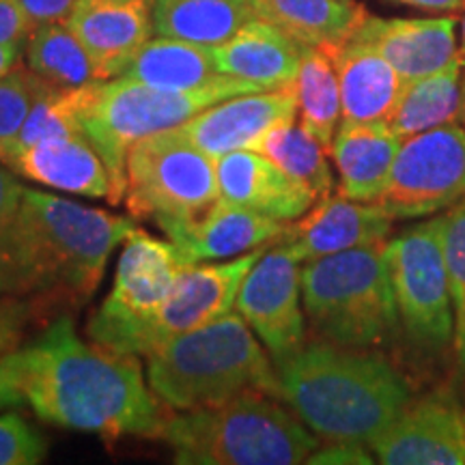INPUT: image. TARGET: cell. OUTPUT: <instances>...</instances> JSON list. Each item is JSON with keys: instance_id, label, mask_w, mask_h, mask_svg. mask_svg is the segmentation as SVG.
Listing matches in <instances>:
<instances>
[{"instance_id": "cell-34", "label": "cell", "mask_w": 465, "mask_h": 465, "mask_svg": "<svg viewBox=\"0 0 465 465\" xmlns=\"http://www.w3.org/2000/svg\"><path fill=\"white\" fill-rule=\"evenodd\" d=\"M48 455L45 438L20 414H0V465H35Z\"/></svg>"}, {"instance_id": "cell-18", "label": "cell", "mask_w": 465, "mask_h": 465, "mask_svg": "<svg viewBox=\"0 0 465 465\" xmlns=\"http://www.w3.org/2000/svg\"><path fill=\"white\" fill-rule=\"evenodd\" d=\"M67 25L100 69L102 80L119 78L153 35L151 0H80Z\"/></svg>"}, {"instance_id": "cell-22", "label": "cell", "mask_w": 465, "mask_h": 465, "mask_svg": "<svg viewBox=\"0 0 465 465\" xmlns=\"http://www.w3.org/2000/svg\"><path fill=\"white\" fill-rule=\"evenodd\" d=\"M332 56L341 86V124H386L397 106L405 80L369 45L347 39Z\"/></svg>"}, {"instance_id": "cell-23", "label": "cell", "mask_w": 465, "mask_h": 465, "mask_svg": "<svg viewBox=\"0 0 465 465\" xmlns=\"http://www.w3.org/2000/svg\"><path fill=\"white\" fill-rule=\"evenodd\" d=\"M289 224L220 201L201 223L173 237L188 263L235 259L267 243L281 242Z\"/></svg>"}, {"instance_id": "cell-7", "label": "cell", "mask_w": 465, "mask_h": 465, "mask_svg": "<svg viewBox=\"0 0 465 465\" xmlns=\"http://www.w3.org/2000/svg\"><path fill=\"white\" fill-rule=\"evenodd\" d=\"M257 91L263 89L243 80L190 93L153 89L121 75L86 84L80 121L86 138L106 162L113 182L110 203L125 199L127 158L138 143L185 124L213 104Z\"/></svg>"}, {"instance_id": "cell-9", "label": "cell", "mask_w": 465, "mask_h": 465, "mask_svg": "<svg viewBox=\"0 0 465 465\" xmlns=\"http://www.w3.org/2000/svg\"><path fill=\"white\" fill-rule=\"evenodd\" d=\"M265 248L224 263H190L179 274L168 298L149 315L119 323H89L86 334L114 351L149 356L174 336L216 322L235 308L237 291Z\"/></svg>"}, {"instance_id": "cell-16", "label": "cell", "mask_w": 465, "mask_h": 465, "mask_svg": "<svg viewBox=\"0 0 465 465\" xmlns=\"http://www.w3.org/2000/svg\"><path fill=\"white\" fill-rule=\"evenodd\" d=\"M394 218L377 203L345 194L319 199L300 220L289 224L281 242L289 243L302 263L353 248L386 243Z\"/></svg>"}, {"instance_id": "cell-31", "label": "cell", "mask_w": 465, "mask_h": 465, "mask_svg": "<svg viewBox=\"0 0 465 465\" xmlns=\"http://www.w3.org/2000/svg\"><path fill=\"white\" fill-rule=\"evenodd\" d=\"M325 151L328 149L295 121L267 134L259 147V153H263L291 179L311 190L317 201L330 196L334 190L332 168L325 158Z\"/></svg>"}, {"instance_id": "cell-37", "label": "cell", "mask_w": 465, "mask_h": 465, "mask_svg": "<svg viewBox=\"0 0 465 465\" xmlns=\"http://www.w3.org/2000/svg\"><path fill=\"white\" fill-rule=\"evenodd\" d=\"M33 31L35 25L22 0H0V45L26 48Z\"/></svg>"}, {"instance_id": "cell-11", "label": "cell", "mask_w": 465, "mask_h": 465, "mask_svg": "<svg viewBox=\"0 0 465 465\" xmlns=\"http://www.w3.org/2000/svg\"><path fill=\"white\" fill-rule=\"evenodd\" d=\"M465 199V127L450 124L405 138L375 203L394 220L435 216Z\"/></svg>"}, {"instance_id": "cell-2", "label": "cell", "mask_w": 465, "mask_h": 465, "mask_svg": "<svg viewBox=\"0 0 465 465\" xmlns=\"http://www.w3.org/2000/svg\"><path fill=\"white\" fill-rule=\"evenodd\" d=\"M134 229L104 209L25 188L11 250L9 295L45 311L80 308L95 295L108 259Z\"/></svg>"}, {"instance_id": "cell-28", "label": "cell", "mask_w": 465, "mask_h": 465, "mask_svg": "<svg viewBox=\"0 0 465 465\" xmlns=\"http://www.w3.org/2000/svg\"><path fill=\"white\" fill-rule=\"evenodd\" d=\"M463 65V58L455 56L440 72L405 83L386 125L405 141L416 134L457 124L461 113Z\"/></svg>"}, {"instance_id": "cell-13", "label": "cell", "mask_w": 465, "mask_h": 465, "mask_svg": "<svg viewBox=\"0 0 465 465\" xmlns=\"http://www.w3.org/2000/svg\"><path fill=\"white\" fill-rule=\"evenodd\" d=\"M298 119L295 86L229 97L173 127L212 160L232 151H259L267 134Z\"/></svg>"}, {"instance_id": "cell-36", "label": "cell", "mask_w": 465, "mask_h": 465, "mask_svg": "<svg viewBox=\"0 0 465 465\" xmlns=\"http://www.w3.org/2000/svg\"><path fill=\"white\" fill-rule=\"evenodd\" d=\"M42 317V311L31 300L17 295H0V358L20 349L33 319Z\"/></svg>"}, {"instance_id": "cell-35", "label": "cell", "mask_w": 465, "mask_h": 465, "mask_svg": "<svg viewBox=\"0 0 465 465\" xmlns=\"http://www.w3.org/2000/svg\"><path fill=\"white\" fill-rule=\"evenodd\" d=\"M25 188L7 166H0V295H9L11 250Z\"/></svg>"}, {"instance_id": "cell-17", "label": "cell", "mask_w": 465, "mask_h": 465, "mask_svg": "<svg viewBox=\"0 0 465 465\" xmlns=\"http://www.w3.org/2000/svg\"><path fill=\"white\" fill-rule=\"evenodd\" d=\"M455 17H377L364 14L353 28V42L380 52L405 83L440 72L459 56Z\"/></svg>"}, {"instance_id": "cell-30", "label": "cell", "mask_w": 465, "mask_h": 465, "mask_svg": "<svg viewBox=\"0 0 465 465\" xmlns=\"http://www.w3.org/2000/svg\"><path fill=\"white\" fill-rule=\"evenodd\" d=\"M295 95L300 125L330 151L336 130L341 127L342 106L339 74L328 52L304 45Z\"/></svg>"}, {"instance_id": "cell-3", "label": "cell", "mask_w": 465, "mask_h": 465, "mask_svg": "<svg viewBox=\"0 0 465 465\" xmlns=\"http://www.w3.org/2000/svg\"><path fill=\"white\" fill-rule=\"evenodd\" d=\"M281 399L325 441L369 446L411 403L410 383L373 353L312 342L276 364Z\"/></svg>"}, {"instance_id": "cell-43", "label": "cell", "mask_w": 465, "mask_h": 465, "mask_svg": "<svg viewBox=\"0 0 465 465\" xmlns=\"http://www.w3.org/2000/svg\"><path fill=\"white\" fill-rule=\"evenodd\" d=\"M459 56L465 61V17H463V26H461V45H459Z\"/></svg>"}, {"instance_id": "cell-39", "label": "cell", "mask_w": 465, "mask_h": 465, "mask_svg": "<svg viewBox=\"0 0 465 465\" xmlns=\"http://www.w3.org/2000/svg\"><path fill=\"white\" fill-rule=\"evenodd\" d=\"M306 463H362L371 465L375 459L371 457L366 444H358V441H330L325 449H317L308 457Z\"/></svg>"}, {"instance_id": "cell-44", "label": "cell", "mask_w": 465, "mask_h": 465, "mask_svg": "<svg viewBox=\"0 0 465 465\" xmlns=\"http://www.w3.org/2000/svg\"><path fill=\"white\" fill-rule=\"evenodd\" d=\"M119 3H130V0H119Z\"/></svg>"}, {"instance_id": "cell-19", "label": "cell", "mask_w": 465, "mask_h": 465, "mask_svg": "<svg viewBox=\"0 0 465 465\" xmlns=\"http://www.w3.org/2000/svg\"><path fill=\"white\" fill-rule=\"evenodd\" d=\"M220 201L295 223L315 205L311 190L291 179L259 151H232L216 160Z\"/></svg>"}, {"instance_id": "cell-6", "label": "cell", "mask_w": 465, "mask_h": 465, "mask_svg": "<svg viewBox=\"0 0 465 465\" xmlns=\"http://www.w3.org/2000/svg\"><path fill=\"white\" fill-rule=\"evenodd\" d=\"M300 282L308 322L328 342L375 347L397 328L386 243L306 261Z\"/></svg>"}, {"instance_id": "cell-25", "label": "cell", "mask_w": 465, "mask_h": 465, "mask_svg": "<svg viewBox=\"0 0 465 465\" xmlns=\"http://www.w3.org/2000/svg\"><path fill=\"white\" fill-rule=\"evenodd\" d=\"M121 78L182 93L212 89L237 80L220 72L212 48L171 37L149 39Z\"/></svg>"}, {"instance_id": "cell-27", "label": "cell", "mask_w": 465, "mask_h": 465, "mask_svg": "<svg viewBox=\"0 0 465 465\" xmlns=\"http://www.w3.org/2000/svg\"><path fill=\"white\" fill-rule=\"evenodd\" d=\"M254 17L248 0H151L155 37L216 48Z\"/></svg>"}, {"instance_id": "cell-40", "label": "cell", "mask_w": 465, "mask_h": 465, "mask_svg": "<svg viewBox=\"0 0 465 465\" xmlns=\"http://www.w3.org/2000/svg\"><path fill=\"white\" fill-rule=\"evenodd\" d=\"M80 0H22L35 26L67 22Z\"/></svg>"}, {"instance_id": "cell-12", "label": "cell", "mask_w": 465, "mask_h": 465, "mask_svg": "<svg viewBox=\"0 0 465 465\" xmlns=\"http://www.w3.org/2000/svg\"><path fill=\"white\" fill-rule=\"evenodd\" d=\"M302 261L289 243L261 254L243 278L235 311L246 319L274 362H282L304 347V304H302Z\"/></svg>"}, {"instance_id": "cell-33", "label": "cell", "mask_w": 465, "mask_h": 465, "mask_svg": "<svg viewBox=\"0 0 465 465\" xmlns=\"http://www.w3.org/2000/svg\"><path fill=\"white\" fill-rule=\"evenodd\" d=\"M444 254L455 311V349L465 371V199L444 216Z\"/></svg>"}, {"instance_id": "cell-14", "label": "cell", "mask_w": 465, "mask_h": 465, "mask_svg": "<svg viewBox=\"0 0 465 465\" xmlns=\"http://www.w3.org/2000/svg\"><path fill=\"white\" fill-rule=\"evenodd\" d=\"M386 465H465V414L450 392L414 401L397 420L371 441Z\"/></svg>"}, {"instance_id": "cell-5", "label": "cell", "mask_w": 465, "mask_h": 465, "mask_svg": "<svg viewBox=\"0 0 465 465\" xmlns=\"http://www.w3.org/2000/svg\"><path fill=\"white\" fill-rule=\"evenodd\" d=\"M282 399L248 391L220 405L174 411L162 433L179 465H295L319 438Z\"/></svg>"}, {"instance_id": "cell-15", "label": "cell", "mask_w": 465, "mask_h": 465, "mask_svg": "<svg viewBox=\"0 0 465 465\" xmlns=\"http://www.w3.org/2000/svg\"><path fill=\"white\" fill-rule=\"evenodd\" d=\"M185 265L190 263L171 240L134 226L124 242L113 289L89 323H119L149 315L168 298Z\"/></svg>"}, {"instance_id": "cell-26", "label": "cell", "mask_w": 465, "mask_h": 465, "mask_svg": "<svg viewBox=\"0 0 465 465\" xmlns=\"http://www.w3.org/2000/svg\"><path fill=\"white\" fill-rule=\"evenodd\" d=\"M254 17L302 45L334 52L351 37L366 11L353 0H248Z\"/></svg>"}, {"instance_id": "cell-41", "label": "cell", "mask_w": 465, "mask_h": 465, "mask_svg": "<svg viewBox=\"0 0 465 465\" xmlns=\"http://www.w3.org/2000/svg\"><path fill=\"white\" fill-rule=\"evenodd\" d=\"M391 3L407 5V7H416L424 11H438V14L459 11L465 7V0H391Z\"/></svg>"}, {"instance_id": "cell-38", "label": "cell", "mask_w": 465, "mask_h": 465, "mask_svg": "<svg viewBox=\"0 0 465 465\" xmlns=\"http://www.w3.org/2000/svg\"><path fill=\"white\" fill-rule=\"evenodd\" d=\"M25 351L15 349L0 358V410L25 403Z\"/></svg>"}, {"instance_id": "cell-4", "label": "cell", "mask_w": 465, "mask_h": 465, "mask_svg": "<svg viewBox=\"0 0 465 465\" xmlns=\"http://www.w3.org/2000/svg\"><path fill=\"white\" fill-rule=\"evenodd\" d=\"M147 358L149 386L173 411L220 405L248 391L281 399L278 371L237 311L174 336Z\"/></svg>"}, {"instance_id": "cell-21", "label": "cell", "mask_w": 465, "mask_h": 465, "mask_svg": "<svg viewBox=\"0 0 465 465\" xmlns=\"http://www.w3.org/2000/svg\"><path fill=\"white\" fill-rule=\"evenodd\" d=\"M212 52L223 74L257 84L263 91H278L295 86L304 45L270 22L252 17L229 42Z\"/></svg>"}, {"instance_id": "cell-24", "label": "cell", "mask_w": 465, "mask_h": 465, "mask_svg": "<svg viewBox=\"0 0 465 465\" xmlns=\"http://www.w3.org/2000/svg\"><path fill=\"white\" fill-rule=\"evenodd\" d=\"M401 143L386 124H341L330 147L341 194L364 203L380 199Z\"/></svg>"}, {"instance_id": "cell-42", "label": "cell", "mask_w": 465, "mask_h": 465, "mask_svg": "<svg viewBox=\"0 0 465 465\" xmlns=\"http://www.w3.org/2000/svg\"><path fill=\"white\" fill-rule=\"evenodd\" d=\"M459 121L465 125V69L461 75V113H459Z\"/></svg>"}, {"instance_id": "cell-29", "label": "cell", "mask_w": 465, "mask_h": 465, "mask_svg": "<svg viewBox=\"0 0 465 465\" xmlns=\"http://www.w3.org/2000/svg\"><path fill=\"white\" fill-rule=\"evenodd\" d=\"M25 52L28 69L56 89H78L102 80L100 69L67 22L35 26Z\"/></svg>"}, {"instance_id": "cell-10", "label": "cell", "mask_w": 465, "mask_h": 465, "mask_svg": "<svg viewBox=\"0 0 465 465\" xmlns=\"http://www.w3.org/2000/svg\"><path fill=\"white\" fill-rule=\"evenodd\" d=\"M386 259L399 322L422 347H444L455 339L444 216L422 220L386 242Z\"/></svg>"}, {"instance_id": "cell-8", "label": "cell", "mask_w": 465, "mask_h": 465, "mask_svg": "<svg viewBox=\"0 0 465 465\" xmlns=\"http://www.w3.org/2000/svg\"><path fill=\"white\" fill-rule=\"evenodd\" d=\"M125 199L134 218L173 240L220 203L216 160L173 130L144 138L127 158Z\"/></svg>"}, {"instance_id": "cell-20", "label": "cell", "mask_w": 465, "mask_h": 465, "mask_svg": "<svg viewBox=\"0 0 465 465\" xmlns=\"http://www.w3.org/2000/svg\"><path fill=\"white\" fill-rule=\"evenodd\" d=\"M11 171L45 188L89 199H108L113 182L106 162L86 134L45 138L17 151Z\"/></svg>"}, {"instance_id": "cell-1", "label": "cell", "mask_w": 465, "mask_h": 465, "mask_svg": "<svg viewBox=\"0 0 465 465\" xmlns=\"http://www.w3.org/2000/svg\"><path fill=\"white\" fill-rule=\"evenodd\" d=\"M25 351V399L44 422L106 440L160 438L168 411L134 353L84 342L69 315Z\"/></svg>"}, {"instance_id": "cell-32", "label": "cell", "mask_w": 465, "mask_h": 465, "mask_svg": "<svg viewBox=\"0 0 465 465\" xmlns=\"http://www.w3.org/2000/svg\"><path fill=\"white\" fill-rule=\"evenodd\" d=\"M44 84L45 80L22 63L0 78V164L3 166L9 168L14 160L22 127Z\"/></svg>"}]
</instances>
